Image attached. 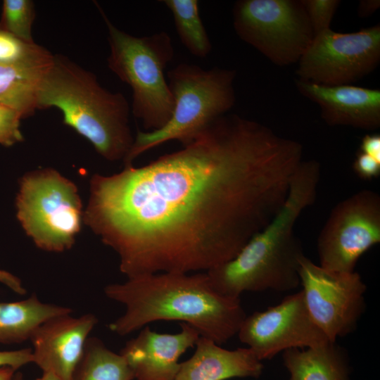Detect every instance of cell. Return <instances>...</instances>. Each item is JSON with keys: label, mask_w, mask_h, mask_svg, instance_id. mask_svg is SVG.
I'll list each match as a JSON object with an SVG mask.
<instances>
[{"label": "cell", "mask_w": 380, "mask_h": 380, "mask_svg": "<svg viewBox=\"0 0 380 380\" xmlns=\"http://www.w3.org/2000/svg\"><path fill=\"white\" fill-rule=\"evenodd\" d=\"M303 160L298 141L223 115L179 151L95 175L84 220L128 279L208 271L272 221Z\"/></svg>", "instance_id": "obj_1"}, {"label": "cell", "mask_w": 380, "mask_h": 380, "mask_svg": "<svg viewBox=\"0 0 380 380\" xmlns=\"http://www.w3.org/2000/svg\"><path fill=\"white\" fill-rule=\"evenodd\" d=\"M104 293L125 307L124 314L109 324L120 336L155 321H179L220 345L238 333L246 316L240 299L218 293L206 272L139 276L109 284Z\"/></svg>", "instance_id": "obj_2"}, {"label": "cell", "mask_w": 380, "mask_h": 380, "mask_svg": "<svg viewBox=\"0 0 380 380\" xmlns=\"http://www.w3.org/2000/svg\"><path fill=\"white\" fill-rule=\"evenodd\" d=\"M319 175L308 167L295 172L281 210L231 260L207 271L220 294L239 298L244 291H291L300 284V260L304 255L295 226L315 201Z\"/></svg>", "instance_id": "obj_3"}, {"label": "cell", "mask_w": 380, "mask_h": 380, "mask_svg": "<svg viewBox=\"0 0 380 380\" xmlns=\"http://www.w3.org/2000/svg\"><path fill=\"white\" fill-rule=\"evenodd\" d=\"M37 110L56 108L65 125L87 139L110 161L124 160L134 138L130 106L120 92H110L96 75L68 58L54 54L37 90Z\"/></svg>", "instance_id": "obj_4"}, {"label": "cell", "mask_w": 380, "mask_h": 380, "mask_svg": "<svg viewBox=\"0 0 380 380\" xmlns=\"http://www.w3.org/2000/svg\"><path fill=\"white\" fill-rule=\"evenodd\" d=\"M235 75L233 70L217 67L205 70L185 63L168 71V85L174 99L172 115L158 129L138 131L123 160L125 167L132 165L141 153L167 141L188 144L213 121L225 115L236 100Z\"/></svg>", "instance_id": "obj_5"}, {"label": "cell", "mask_w": 380, "mask_h": 380, "mask_svg": "<svg viewBox=\"0 0 380 380\" xmlns=\"http://www.w3.org/2000/svg\"><path fill=\"white\" fill-rule=\"evenodd\" d=\"M98 8L106 25L108 66L132 91V112L146 130L163 127L170 119L174 99L164 71L174 57L168 33L136 37L120 30Z\"/></svg>", "instance_id": "obj_6"}, {"label": "cell", "mask_w": 380, "mask_h": 380, "mask_svg": "<svg viewBox=\"0 0 380 380\" xmlns=\"http://www.w3.org/2000/svg\"><path fill=\"white\" fill-rule=\"evenodd\" d=\"M16 208L19 222L37 247L62 252L73 245L81 228L82 203L76 186L56 170L26 174Z\"/></svg>", "instance_id": "obj_7"}, {"label": "cell", "mask_w": 380, "mask_h": 380, "mask_svg": "<svg viewBox=\"0 0 380 380\" xmlns=\"http://www.w3.org/2000/svg\"><path fill=\"white\" fill-rule=\"evenodd\" d=\"M233 17L238 36L279 65L298 62L315 36L301 1L241 0Z\"/></svg>", "instance_id": "obj_8"}, {"label": "cell", "mask_w": 380, "mask_h": 380, "mask_svg": "<svg viewBox=\"0 0 380 380\" xmlns=\"http://www.w3.org/2000/svg\"><path fill=\"white\" fill-rule=\"evenodd\" d=\"M380 60V26L351 33L331 29L316 34L298 61L300 80L324 86L350 84Z\"/></svg>", "instance_id": "obj_9"}, {"label": "cell", "mask_w": 380, "mask_h": 380, "mask_svg": "<svg viewBox=\"0 0 380 380\" xmlns=\"http://www.w3.org/2000/svg\"><path fill=\"white\" fill-rule=\"evenodd\" d=\"M298 273L307 310L328 340L334 343L353 331L365 307L361 276L325 269L305 255Z\"/></svg>", "instance_id": "obj_10"}, {"label": "cell", "mask_w": 380, "mask_h": 380, "mask_svg": "<svg viewBox=\"0 0 380 380\" xmlns=\"http://www.w3.org/2000/svg\"><path fill=\"white\" fill-rule=\"evenodd\" d=\"M380 242V196L360 191L332 209L317 239L319 265L352 272L359 258Z\"/></svg>", "instance_id": "obj_11"}, {"label": "cell", "mask_w": 380, "mask_h": 380, "mask_svg": "<svg viewBox=\"0 0 380 380\" xmlns=\"http://www.w3.org/2000/svg\"><path fill=\"white\" fill-rule=\"evenodd\" d=\"M237 334L261 361L289 349L330 342L311 318L301 291L264 311L246 316Z\"/></svg>", "instance_id": "obj_12"}, {"label": "cell", "mask_w": 380, "mask_h": 380, "mask_svg": "<svg viewBox=\"0 0 380 380\" xmlns=\"http://www.w3.org/2000/svg\"><path fill=\"white\" fill-rule=\"evenodd\" d=\"M97 322L93 314L77 317L67 314L47 319L30 338L32 362L43 373H51L60 380H73L89 335Z\"/></svg>", "instance_id": "obj_13"}, {"label": "cell", "mask_w": 380, "mask_h": 380, "mask_svg": "<svg viewBox=\"0 0 380 380\" xmlns=\"http://www.w3.org/2000/svg\"><path fill=\"white\" fill-rule=\"evenodd\" d=\"M181 331L158 334L144 327L121 350L137 380H174L179 368L178 360L196 345L200 334L192 326L180 322Z\"/></svg>", "instance_id": "obj_14"}, {"label": "cell", "mask_w": 380, "mask_h": 380, "mask_svg": "<svg viewBox=\"0 0 380 380\" xmlns=\"http://www.w3.org/2000/svg\"><path fill=\"white\" fill-rule=\"evenodd\" d=\"M300 94L316 103L322 118L330 125L364 129L380 126V91L350 84L324 86L296 81Z\"/></svg>", "instance_id": "obj_15"}, {"label": "cell", "mask_w": 380, "mask_h": 380, "mask_svg": "<svg viewBox=\"0 0 380 380\" xmlns=\"http://www.w3.org/2000/svg\"><path fill=\"white\" fill-rule=\"evenodd\" d=\"M194 355L180 363L174 380H225L258 377L263 365L248 348L229 350L200 336Z\"/></svg>", "instance_id": "obj_16"}, {"label": "cell", "mask_w": 380, "mask_h": 380, "mask_svg": "<svg viewBox=\"0 0 380 380\" xmlns=\"http://www.w3.org/2000/svg\"><path fill=\"white\" fill-rule=\"evenodd\" d=\"M283 361L289 380H349L346 353L336 342L286 350L283 352Z\"/></svg>", "instance_id": "obj_17"}, {"label": "cell", "mask_w": 380, "mask_h": 380, "mask_svg": "<svg viewBox=\"0 0 380 380\" xmlns=\"http://www.w3.org/2000/svg\"><path fill=\"white\" fill-rule=\"evenodd\" d=\"M71 312L69 308L43 303L34 295L16 302H0V343L28 340L47 319Z\"/></svg>", "instance_id": "obj_18"}, {"label": "cell", "mask_w": 380, "mask_h": 380, "mask_svg": "<svg viewBox=\"0 0 380 380\" xmlns=\"http://www.w3.org/2000/svg\"><path fill=\"white\" fill-rule=\"evenodd\" d=\"M49 65H0V103L15 108L23 118L32 115L37 110L38 85Z\"/></svg>", "instance_id": "obj_19"}, {"label": "cell", "mask_w": 380, "mask_h": 380, "mask_svg": "<svg viewBox=\"0 0 380 380\" xmlns=\"http://www.w3.org/2000/svg\"><path fill=\"white\" fill-rule=\"evenodd\" d=\"M124 357L109 350L97 338H89L73 380H132Z\"/></svg>", "instance_id": "obj_20"}, {"label": "cell", "mask_w": 380, "mask_h": 380, "mask_svg": "<svg viewBox=\"0 0 380 380\" xmlns=\"http://www.w3.org/2000/svg\"><path fill=\"white\" fill-rule=\"evenodd\" d=\"M171 11L177 34L187 50L199 58L206 57L212 45L199 14L197 0H163Z\"/></svg>", "instance_id": "obj_21"}, {"label": "cell", "mask_w": 380, "mask_h": 380, "mask_svg": "<svg viewBox=\"0 0 380 380\" xmlns=\"http://www.w3.org/2000/svg\"><path fill=\"white\" fill-rule=\"evenodd\" d=\"M53 56L37 43L25 42L0 27V65L48 66Z\"/></svg>", "instance_id": "obj_22"}, {"label": "cell", "mask_w": 380, "mask_h": 380, "mask_svg": "<svg viewBox=\"0 0 380 380\" xmlns=\"http://www.w3.org/2000/svg\"><path fill=\"white\" fill-rule=\"evenodd\" d=\"M34 18L35 8L32 1H3L0 27L15 37L25 42H34L32 33Z\"/></svg>", "instance_id": "obj_23"}, {"label": "cell", "mask_w": 380, "mask_h": 380, "mask_svg": "<svg viewBox=\"0 0 380 380\" xmlns=\"http://www.w3.org/2000/svg\"><path fill=\"white\" fill-rule=\"evenodd\" d=\"M314 34L330 29V24L340 1L337 0L301 1Z\"/></svg>", "instance_id": "obj_24"}, {"label": "cell", "mask_w": 380, "mask_h": 380, "mask_svg": "<svg viewBox=\"0 0 380 380\" xmlns=\"http://www.w3.org/2000/svg\"><path fill=\"white\" fill-rule=\"evenodd\" d=\"M22 119L17 110L0 103V144L8 147L23 140L20 129Z\"/></svg>", "instance_id": "obj_25"}, {"label": "cell", "mask_w": 380, "mask_h": 380, "mask_svg": "<svg viewBox=\"0 0 380 380\" xmlns=\"http://www.w3.org/2000/svg\"><path fill=\"white\" fill-rule=\"evenodd\" d=\"M353 168L355 173L365 180H372L380 175V162L360 151L353 161Z\"/></svg>", "instance_id": "obj_26"}, {"label": "cell", "mask_w": 380, "mask_h": 380, "mask_svg": "<svg viewBox=\"0 0 380 380\" xmlns=\"http://www.w3.org/2000/svg\"><path fill=\"white\" fill-rule=\"evenodd\" d=\"M32 362V348L0 351V367H11L16 370Z\"/></svg>", "instance_id": "obj_27"}, {"label": "cell", "mask_w": 380, "mask_h": 380, "mask_svg": "<svg viewBox=\"0 0 380 380\" xmlns=\"http://www.w3.org/2000/svg\"><path fill=\"white\" fill-rule=\"evenodd\" d=\"M359 151L380 162V135L366 134L361 140Z\"/></svg>", "instance_id": "obj_28"}, {"label": "cell", "mask_w": 380, "mask_h": 380, "mask_svg": "<svg viewBox=\"0 0 380 380\" xmlns=\"http://www.w3.org/2000/svg\"><path fill=\"white\" fill-rule=\"evenodd\" d=\"M0 283L18 294L24 295L26 293L21 281L15 275L5 270H0Z\"/></svg>", "instance_id": "obj_29"}, {"label": "cell", "mask_w": 380, "mask_h": 380, "mask_svg": "<svg viewBox=\"0 0 380 380\" xmlns=\"http://www.w3.org/2000/svg\"><path fill=\"white\" fill-rule=\"evenodd\" d=\"M380 6L379 0H362L360 1L358 14L361 17H367L374 13Z\"/></svg>", "instance_id": "obj_30"}, {"label": "cell", "mask_w": 380, "mask_h": 380, "mask_svg": "<svg viewBox=\"0 0 380 380\" xmlns=\"http://www.w3.org/2000/svg\"><path fill=\"white\" fill-rule=\"evenodd\" d=\"M16 371L11 367H0V380H11Z\"/></svg>", "instance_id": "obj_31"}, {"label": "cell", "mask_w": 380, "mask_h": 380, "mask_svg": "<svg viewBox=\"0 0 380 380\" xmlns=\"http://www.w3.org/2000/svg\"><path fill=\"white\" fill-rule=\"evenodd\" d=\"M36 380H60L57 376L51 373H42V375Z\"/></svg>", "instance_id": "obj_32"}, {"label": "cell", "mask_w": 380, "mask_h": 380, "mask_svg": "<svg viewBox=\"0 0 380 380\" xmlns=\"http://www.w3.org/2000/svg\"><path fill=\"white\" fill-rule=\"evenodd\" d=\"M11 380H23L22 373L18 370L16 371Z\"/></svg>", "instance_id": "obj_33"}]
</instances>
